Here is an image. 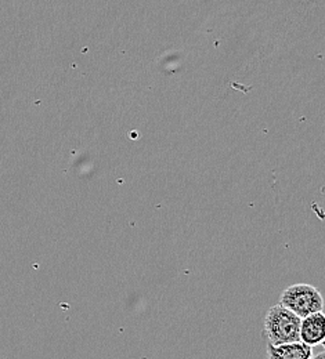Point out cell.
<instances>
[{
    "label": "cell",
    "mask_w": 325,
    "mask_h": 359,
    "mask_svg": "<svg viewBox=\"0 0 325 359\" xmlns=\"http://www.w3.org/2000/svg\"><path fill=\"white\" fill-rule=\"evenodd\" d=\"M279 304L300 318L323 311L324 309L320 290L306 283H296L285 289L281 294Z\"/></svg>",
    "instance_id": "2"
},
{
    "label": "cell",
    "mask_w": 325,
    "mask_h": 359,
    "mask_svg": "<svg viewBox=\"0 0 325 359\" xmlns=\"http://www.w3.org/2000/svg\"><path fill=\"white\" fill-rule=\"evenodd\" d=\"M299 337L300 341L309 344L310 347H316L324 343L325 316L323 311L302 318Z\"/></svg>",
    "instance_id": "3"
},
{
    "label": "cell",
    "mask_w": 325,
    "mask_h": 359,
    "mask_svg": "<svg viewBox=\"0 0 325 359\" xmlns=\"http://www.w3.org/2000/svg\"><path fill=\"white\" fill-rule=\"evenodd\" d=\"M313 355V350L303 341L284 343L279 346L267 344V357L272 359H309Z\"/></svg>",
    "instance_id": "4"
},
{
    "label": "cell",
    "mask_w": 325,
    "mask_h": 359,
    "mask_svg": "<svg viewBox=\"0 0 325 359\" xmlns=\"http://www.w3.org/2000/svg\"><path fill=\"white\" fill-rule=\"evenodd\" d=\"M302 318L284 306L272 307L265 318V337L273 346L299 341Z\"/></svg>",
    "instance_id": "1"
}]
</instances>
